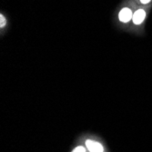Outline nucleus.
I'll return each instance as SVG.
<instances>
[{
  "label": "nucleus",
  "mask_w": 152,
  "mask_h": 152,
  "mask_svg": "<svg viewBox=\"0 0 152 152\" xmlns=\"http://www.w3.org/2000/svg\"><path fill=\"white\" fill-rule=\"evenodd\" d=\"M85 143H86V147L89 152H103L104 151L103 146L98 141L88 140H86Z\"/></svg>",
  "instance_id": "obj_2"
},
{
  "label": "nucleus",
  "mask_w": 152,
  "mask_h": 152,
  "mask_svg": "<svg viewBox=\"0 0 152 152\" xmlns=\"http://www.w3.org/2000/svg\"><path fill=\"white\" fill-rule=\"evenodd\" d=\"M146 18V11L144 9H137L133 13L132 21L135 25H140Z\"/></svg>",
  "instance_id": "obj_3"
},
{
  "label": "nucleus",
  "mask_w": 152,
  "mask_h": 152,
  "mask_svg": "<svg viewBox=\"0 0 152 152\" xmlns=\"http://www.w3.org/2000/svg\"><path fill=\"white\" fill-rule=\"evenodd\" d=\"M133 18V13L132 10L129 7H124L122 8L118 13V19L122 23H128L130 20H132Z\"/></svg>",
  "instance_id": "obj_1"
},
{
  "label": "nucleus",
  "mask_w": 152,
  "mask_h": 152,
  "mask_svg": "<svg viewBox=\"0 0 152 152\" xmlns=\"http://www.w3.org/2000/svg\"><path fill=\"white\" fill-rule=\"evenodd\" d=\"M72 152H86V148L82 146H78L76 148H74Z\"/></svg>",
  "instance_id": "obj_5"
},
{
  "label": "nucleus",
  "mask_w": 152,
  "mask_h": 152,
  "mask_svg": "<svg viewBox=\"0 0 152 152\" xmlns=\"http://www.w3.org/2000/svg\"><path fill=\"white\" fill-rule=\"evenodd\" d=\"M140 1L141 2V4H143V5H147V4H148L151 0H140Z\"/></svg>",
  "instance_id": "obj_6"
},
{
  "label": "nucleus",
  "mask_w": 152,
  "mask_h": 152,
  "mask_svg": "<svg viewBox=\"0 0 152 152\" xmlns=\"http://www.w3.org/2000/svg\"><path fill=\"white\" fill-rule=\"evenodd\" d=\"M6 24H7V20H6L5 17L1 14V15H0V26L4 27L6 26Z\"/></svg>",
  "instance_id": "obj_4"
}]
</instances>
